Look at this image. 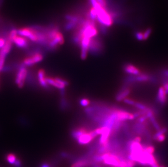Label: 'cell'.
Instances as JSON below:
<instances>
[{
  "instance_id": "cell-1",
  "label": "cell",
  "mask_w": 168,
  "mask_h": 167,
  "mask_svg": "<svg viewBox=\"0 0 168 167\" xmlns=\"http://www.w3.org/2000/svg\"><path fill=\"white\" fill-rule=\"evenodd\" d=\"M47 38L46 45L51 48H55L64 43L63 34L57 27H53L46 32Z\"/></svg>"
},
{
  "instance_id": "cell-2",
  "label": "cell",
  "mask_w": 168,
  "mask_h": 167,
  "mask_svg": "<svg viewBox=\"0 0 168 167\" xmlns=\"http://www.w3.org/2000/svg\"><path fill=\"white\" fill-rule=\"evenodd\" d=\"M103 50V43L100 39L94 37L91 38L88 52L93 55H98L102 52Z\"/></svg>"
},
{
  "instance_id": "cell-3",
  "label": "cell",
  "mask_w": 168,
  "mask_h": 167,
  "mask_svg": "<svg viewBox=\"0 0 168 167\" xmlns=\"http://www.w3.org/2000/svg\"><path fill=\"white\" fill-rule=\"evenodd\" d=\"M46 81L48 85H51L60 90H64L65 87L69 85L67 81L58 77L46 76Z\"/></svg>"
},
{
  "instance_id": "cell-4",
  "label": "cell",
  "mask_w": 168,
  "mask_h": 167,
  "mask_svg": "<svg viewBox=\"0 0 168 167\" xmlns=\"http://www.w3.org/2000/svg\"><path fill=\"white\" fill-rule=\"evenodd\" d=\"M97 136V135L95 132V130L93 131H88L79 136L76 141L80 145H86L90 143Z\"/></svg>"
},
{
  "instance_id": "cell-5",
  "label": "cell",
  "mask_w": 168,
  "mask_h": 167,
  "mask_svg": "<svg viewBox=\"0 0 168 167\" xmlns=\"http://www.w3.org/2000/svg\"><path fill=\"white\" fill-rule=\"evenodd\" d=\"M28 74V71L25 66H22L17 72L15 78V83L19 88H22L24 86L25 80Z\"/></svg>"
},
{
  "instance_id": "cell-6",
  "label": "cell",
  "mask_w": 168,
  "mask_h": 167,
  "mask_svg": "<svg viewBox=\"0 0 168 167\" xmlns=\"http://www.w3.org/2000/svg\"><path fill=\"white\" fill-rule=\"evenodd\" d=\"M43 55L40 53H36L31 56L25 58L23 60V64L26 66H31L41 62L43 60Z\"/></svg>"
},
{
  "instance_id": "cell-7",
  "label": "cell",
  "mask_w": 168,
  "mask_h": 167,
  "mask_svg": "<svg viewBox=\"0 0 168 167\" xmlns=\"http://www.w3.org/2000/svg\"><path fill=\"white\" fill-rule=\"evenodd\" d=\"M151 76L147 74H140L137 76H131L127 77L125 80L127 84L133 83L136 82H146L150 81Z\"/></svg>"
},
{
  "instance_id": "cell-8",
  "label": "cell",
  "mask_w": 168,
  "mask_h": 167,
  "mask_svg": "<svg viewBox=\"0 0 168 167\" xmlns=\"http://www.w3.org/2000/svg\"><path fill=\"white\" fill-rule=\"evenodd\" d=\"M114 112L118 120L121 122H124L127 120H133L135 118L134 114H132L124 110L114 109Z\"/></svg>"
},
{
  "instance_id": "cell-9",
  "label": "cell",
  "mask_w": 168,
  "mask_h": 167,
  "mask_svg": "<svg viewBox=\"0 0 168 167\" xmlns=\"http://www.w3.org/2000/svg\"><path fill=\"white\" fill-rule=\"evenodd\" d=\"M13 43H14L17 47L20 48H25L29 46L28 39L21 35H17L12 41Z\"/></svg>"
},
{
  "instance_id": "cell-10",
  "label": "cell",
  "mask_w": 168,
  "mask_h": 167,
  "mask_svg": "<svg viewBox=\"0 0 168 167\" xmlns=\"http://www.w3.org/2000/svg\"><path fill=\"white\" fill-rule=\"evenodd\" d=\"M124 70L127 74H131L132 76H137L141 74L139 69L133 65L127 64L124 66Z\"/></svg>"
},
{
  "instance_id": "cell-11",
  "label": "cell",
  "mask_w": 168,
  "mask_h": 167,
  "mask_svg": "<svg viewBox=\"0 0 168 167\" xmlns=\"http://www.w3.org/2000/svg\"><path fill=\"white\" fill-rule=\"evenodd\" d=\"M157 100L161 105H166L167 102V97L166 93L165 90L163 87H161L159 88L158 92L157 97Z\"/></svg>"
},
{
  "instance_id": "cell-12",
  "label": "cell",
  "mask_w": 168,
  "mask_h": 167,
  "mask_svg": "<svg viewBox=\"0 0 168 167\" xmlns=\"http://www.w3.org/2000/svg\"><path fill=\"white\" fill-rule=\"evenodd\" d=\"M131 90L129 87H127L126 86H124L123 88L118 92L117 95H116V100L118 102L122 101L124 100L125 98L129 95Z\"/></svg>"
},
{
  "instance_id": "cell-13",
  "label": "cell",
  "mask_w": 168,
  "mask_h": 167,
  "mask_svg": "<svg viewBox=\"0 0 168 167\" xmlns=\"http://www.w3.org/2000/svg\"><path fill=\"white\" fill-rule=\"evenodd\" d=\"M39 83L42 87L46 88L48 86L46 81V76L45 70L43 69H40L38 72Z\"/></svg>"
},
{
  "instance_id": "cell-14",
  "label": "cell",
  "mask_w": 168,
  "mask_h": 167,
  "mask_svg": "<svg viewBox=\"0 0 168 167\" xmlns=\"http://www.w3.org/2000/svg\"><path fill=\"white\" fill-rule=\"evenodd\" d=\"M90 166V162L85 159H80L74 162L71 167H88Z\"/></svg>"
},
{
  "instance_id": "cell-15",
  "label": "cell",
  "mask_w": 168,
  "mask_h": 167,
  "mask_svg": "<svg viewBox=\"0 0 168 167\" xmlns=\"http://www.w3.org/2000/svg\"><path fill=\"white\" fill-rule=\"evenodd\" d=\"M88 132L87 130L84 128H79L77 129H74L72 132V135L73 139H74L75 140L77 139V138L81 136V135L84 134L85 132Z\"/></svg>"
},
{
  "instance_id": "cell-16",
  "label": "cell",
  "mask_w": 168,
  "mask_h": 167,
  "mask_svg": "<svg viewBox=\"0 0 168 167\" xmlns=\"http://www.w3.org/2000/svg\"><path fill=\"white\" fill-rule=\"evenodd\" d=\"M17 155L14 153H8L6 156V160L10 165H13L17 160Z\"/></svg>"
},
{
  "instance_id": "cell-17",
  "label": "cell",
  "mask_w": 168,
  "mask_h": 167,
  "mask_svg": "<svg viewBox=\"0 0 168 167\" xmlns=\"http://www.w3.org/2000/svg\"><path fill=\"white\" fill-rule=\"evenodd\" d=\"M7 55V54L6 53H5L3 50H0V71H1L3 69Z\"/></svg>"
},
{
  "instance_id": "cell-18",
  "label": "cell",
  "mask_w": 168,
  "mask_h": 167,
  "mask_svg": "<svg viewBox=\"0 0 168 167\" xmlns=\"http://www.w3.org/2000/svg\"><path fill=\"white\" fill-rule=\"evenodd\" d=\"M150 121L152 123V124L153 125L154 128H155L157 131H158L160 129H161V127H160V125L159 124H158V122L156 121V118L155 117V116L154 115H152V116H151L149 118Z\"/></svg>"
},
{
  "instance_id": "cell-19",
  "label": "cell",
  "mask_w": 168,
  "mask_h": 167,
  "mask_svg": "<svg viewBox=\"0 0 168 167\" xmlns=\"http://www.w3.org/2000/svg\"><path fill=\"white\" fill-rule=\"evenodd\" d=\"M17 34H18L17 30L16 29H13L10 32V33L8 34L7 39L12 42L13 40L17 35Z\"/></svg>"
},
{
  "instance_id": "cell-20",
  "label": "cell",
  "mask_w": 168,
  "mask_h": 167,
  "mask_svg": "<svg viewBox=\"0 0 168 167\" xmlns=\"http://www.w3.org/2000/svg\"><path fill=\"white\" fill-rule=\"evenodd\" d=\"M77 24H78V23H77V22L69 21L67 22V24H66V26H65V28H66V29L67 30V31L71 30V29H72L74 28L77 25Z\"/></svg>"
},
{
  "instance_id": "cell-21",
  "label": "cell",
  "mask_w": 168,
  "mask_h": 167,
  "mask_svg": "<svg viewBox=\"0 0 168 167\" xmlns=\"http://www.w3.org/2000/svg\"><path fill=\"white\" fill-rule=\"evenodd\" d=\"M154 139L158 142H162L166 139V135L165 134H161L157 136H154Z\"/></svg>"
},
{
  "instance_id": "cell-22",
  "label": "cell",
  "mask_w": 168,
  "mask_h": 167,
  "mask_svg": "<svg viewBox=\"0 0 168 167\" xmlns=\"http://www.w3.org/2000/svg\"><path fill=\"white\" fill-rule=\"evenodd\" d=\"M135 107H137V109H139L140 111H144V110H146L147 107L145 105H144L142 103H139V102H136L135 103V105H134Z\"/></svg>"
},
{
  "instance_id": "cell-23",
  "label": "cell",
  "mask_w": 168,
  "mask_h": 167,
  "mask_svg": "<svg viewBox=\"0 0 168 167\" xmlns=\"http://www.w3.org/2000/svg\"><path fill=\"white\" fill-rule=\"evenodd\" d=\"M79 103H80V105L82 106L86 107L90 104V101L86 98H82V99H81L79 101Z\"/></svg>"
},
{
  "instance_id": "cell-24",
  "label": "cell",
  "mask_w": 168,
  "mask_h": 167,
  "mask_svg": "<svg viewBox=\"0 0 168 167\" xmlns=\"http://www.w3.org/2000/svg\"><path fill=\"white\" fill-rule=\"evenodd\" d=\"M144 150L145 153H147V154H153V153L155 152V148L153 146H147V147H144Z\"/></svg>"
},
{
  "instance_id": "cell-25",
  "label": "cell",
  "mask_w": 168,
  "mask_h": 167,
  "mask_svg": "<svg viewBox=\"0 0 168 167\" xmlns=\"http://www.w3.org/2000/svg\"><path fill=\"white\" fill-rule=\"evenodd\" d=\"M152 29L151 28H149L147 29L146 30V31L144 32L143 33V35H144V40H147L148 38L149 37V36L150 35V34H151Z\"/></svg>"
},
{
  "instance_id": "cell-26",
  "label": "cell",
  "mask_w": 168,
  "mask_h": 167,
  "mask_svg": "<svg viewBox=\"0 0 168 167\" xmlns=\"http://www.w3.org/2000/svg\"><path fill=\"white\" fill-rule=\"evenodd\" d=\"M13 165L14 167H23L21 160H20L19 158H17V160L15 161V162Z\"/></svg>"
},
{
  "instance_id": "cell-27",
  "label": "cell",
  "mask_w": 168,
  "mask_h": 167,
  "mask_svg": "<svg viewBox=\"0 0 168 167\" xmlns=\"http://www.w3.org/2000/svg\"><path fill=\"white\" fill-rule=\"evenodd\" d=\"M136 37L138 40H144V35L143 33L140 32H138L136 33Z\"/></svg>"
},
{
  "instance_id": "cell-28",
  "label": "cell",
  "mask_w": 168,
  "mask_h": 167,
  "mask_svg": "<svg viewBox=\"0 0 168 167\" xmlns=\"http://www.w3.org/2000/svg\"><path fill=\"white\" fill-rule=\"evenodd\" d=\"M124 101L127 104H128V105H133V106H134L135 103H136L135 100H132V99H129V98H125Z\"/></svg>"
},
{
  "instance_id": "cell-29",
  "label": "cell",
  "mask_w": 168,
  "mask_h": 167,
  "mask_svg": "<svg viewBox=\"0 0 168 167\" xmlns=\"http://www.w3.org/2000/svg\"><path fill=\"white\" fill-rule=\"evenodd\" d=\"M96 1L100 5H101L102 7L106 8V5H107L106 0H96Z\"/></svg>"
},
{
  "instance_id": "cell-30",
  "label": "cell",
  "mask_w": 168,
  "mask_h": 167,
  "mask_svg": "<svg viewBox=\"0 0 168 167\" xmlns=\"http://www.w3.org/2000/svg\"><path fill=\"white\" fill-rule=\"evenodd\" d=\"M6 42V39L3 38H0V50L2 49L3 46H5Z\"/></svg>"
},
{
  "instance_id": "cell-31",
  "label": "cell",
  "mask_w": 168,
  "mask_h": 167,
  "mask_svg": "<svg viewBox=\"0 0 168 167\" xmlns=\"http://www.w3.org/2000/svg\"><path fill=\"white\" fill-rule=\"evenodd\" d=\"M40 167H52V166L48 163L44 162L41 163V165H40Z\"/></svg>"
},
{
  "instance_id": "cell-32",
  "label": "cell",
  "mask_w": 168,
  "mask_h": 167,
  "mask_svg": "<svg viewBox=\"0 0 168 167\" xmlns=\"http://www.w3.org/2000/svg\"><path fill=\"white\" fill-rule=\"evenodd\" d=\"M61 157L64 158H67L68 157H69V154L67 153H65V152H62L60 154Z\"/></svg>"
},
{
  "instance_id": "cell-33",
  "label": "cell",
  "mask_w": 168,
  "mask_h": 167,
  "mask_svg": "<svg viewBox=\"0 0 168 167\" xmlns=\"http://www.w3.org/2000/svg\"><path fill=\"white\" fill-rule=\"evenodd\" d=\"M165 90V91H166V95L168 94V82L166 84L164 85L163 86Z\"/></svg>"
},
{
  "instance_id": "cell-34",
  "label": "cell",
  "mask_w": 168,
  "mask_h": 167,
  "mask_svg": "<svg viewBox=\"0 0 168 167\" xmlns=\"http://www.w3.org/2000/svg\"><path fill=\"white\" fill-rule=\"evenodd\" d=\"M91 167H101L100 165H98L96 163H93V164H91Z\"/></svg>"
},
{
  "instance_id": "cell-35",
  "label": "cell",
  "mask_w": 168,
  "mask_h": 167,
  "mask_svg": "<svg viewBox=\"0 0 168 167\" xmlns=\"http://www.w3.org/2000/svg\"><path fill=\"white\" fill-rule=\"evenodd\" d=\"M159 167H164V166H159Z\"/></svg>"
}]
</instances>
